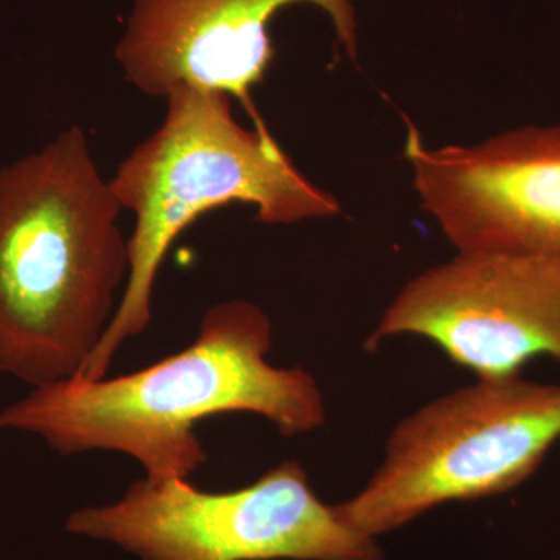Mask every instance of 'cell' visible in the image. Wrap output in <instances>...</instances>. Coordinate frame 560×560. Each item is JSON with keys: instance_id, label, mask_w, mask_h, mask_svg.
I'll return each mask as SVG.
<instances>
[{"instance_id": "1", "label": "cell", "mask_w": 560, "mask_h": 560, "mask_svg": "<svg viewBox=\"0 0 560 560\" xmlns=\"http://www.w3.org/2000/svg\"><path fill=\"white\" fill-rule=\"evenodd\" d=\"M272 324L259 305H212L187 348L143 370L32 388L0 411V430L36 434L73 456L116 452L151 480H190L208 460L195 427L213 416H260L285 438L326 423L323 390L311 372L268 361Z\"/></svg>"}, {"instance_id": "2", "label": "cell", "mask_w": 560, "mask_h": 560, "mask_svg": "<svg viewBox=\"0 0 560 560\" xmlns=\"http://www.w3.org/2000/svg\"><path fill=\"white\" fill-rule=\"evenodd\" d=\"M121 210L80 127L0 167V372L32 388L79 374L127 285Z\"/></svg>"}, {"instance_id": "3", "label": "cell", "mask_w": 560, "mask_h": 560, "mask_svg": "<svg viewBox=\"0 0 560 560\" xmlns=\"http://www.w3.org/2000/svg\"><path fill=\"white\" fill-rule=\"evenodd\" d=\"M156 131L120 162L110 180L135 215L130 272L101 345L75 377L108 375L117 350L150 326L153 290L168 249L210 210L253 206L264 224H294L341 212L337 198L302 175L268 128H245L223 92L178 86L164 98Z\"/></svg>"}, {"instance_id": "4", "label": "cell", "mask_w": 560, "mask_h": 560, "mask_svg": "<svg viewBox=\"0 0 560 560\" xmlns=\"http://www.w3.org/2000/svg\"><path fill=\"white\" fill-rule=\"evenodd\" d=\"M559 440L560 385L477 378L401 419L381 466L338 512L375 539L448 501L517 488Z\"/></svg>"}, {"instance_id": "5", "label": "cell", "mask_w": 560, "mask_h": 560, "mask_svg": "<svg viewBox=\"0 0 560 560\" xmlns=\"http://www.w3.org/2000/svg\"><path fill=\"white\" fill-rule=\"evenodd\" d=\"M66 528L139 560L383 559L374 537L316 495L296 459L226 492L143 477L113 503L73 511Z\"/></svg>"}, {"instance_id": "6", "label": "cell", "mask_w": 560, "mask_h": 560, "mask_svg": "<svg viewBox=\"0 0 560 560\" xmlns=\"http://www.w3.org/2000/svg\"><path fill=\"white\" fill-rule=\"evenodd\" d=\"M415 335L480 381L560 361V268L508 253H458L420 272L390 301L364 349Z\"/></svg>"}, {"instance_id": "7", "label": "cell", "mask_w": 560, "mask_h": 560, "mask_svg": "<svg viewBox=\"0 0 560 560\" xmlns=\"http://www.w3.org/2000/svg\"><path fill=\"white\" fill-rule=\"evenodd\" d=\"M420 206L458 253H508L560 268V121L474 145L430 147L408 124Z\"/></svg>"}, {"instance_id": "8", "label": "cell", "mask_w": 560, "mask_h": 560, "mask_svg": "<svg viewBox=\"0 0 560 560\" xmlns=\"http://www.w3.org/2000/svg\"><path fill=\"white\" fill-rule=\"evenodd\" d=\"M305 3L329 18L335 38L359 60L357 0H131L114 57L132 88L164 101L178 86L237 98L254 127L267 128L253 102L275 60L268 25Z\"/></svg>"}]
</instances>
